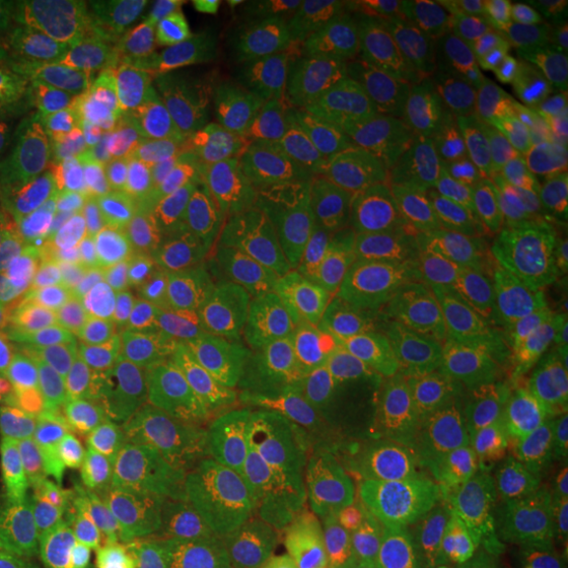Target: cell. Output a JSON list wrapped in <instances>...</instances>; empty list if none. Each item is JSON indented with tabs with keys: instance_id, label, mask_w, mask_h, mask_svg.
Listing matches in <instances>:
<instances>
[{
	"instance_id": "603a6c76",
	"label": "cell",
	"mask_w": 568,
	"mask_h": 568,
	"mask_svg": "<svg viewBox=\"0 0 568 568\" xmlns=\"http://www.w3.org/2000/svg\"><path fill=\"white\" fill-rule=\"evenodd\" d=\"M458 537L452 499L405 474L386 477L383 534L373 568H455Z\"/></svg>"
},
{
	"instance_id": "8fae6325",
	"label": "cell",
	"mask_w": 568,
	"mask_h": 568,
	"mask_svg": "<svg viewBox=\"0 0 568 568\" xmlns=\"http://www.w3.org/2000/svg\"><path fill=\"white\" fill-rule=\"evenodd\" d=\"M439 420L424 402L402 351L366 335L345 386L325 398L323 452L332 477L388 474L414 436Z\"/></svg>"
},
{
	"instance_id": "d4e9b609",
	"label": "cell",
	"mask_w": 568,
	"mask_h": 568,
	"mask_svg": "<svg viewBox=\"0 0 568 568\" xmlns=\"http://www.w3.org/2000/svg\"><path fill=\"white\" fill-rule=\"evenodd\" d=\"M388 474L332 477L313 496V518L332 568H373L383 534Z\"/></svg>"
},
{
	"instance_id": "4316f807",
	"label": "cell",
	"mask_w": 568,
	"mask_h": 568,
	"mask_svg": "<svg viewBox=\"0 0 568 568\" xmlns=\"http://www.w3.org/2000/svg\"><path fill=\"white\" fill-rule=\"evenodd\" d=\"M0 568H171L162 534L142 508L123 525L80 547L48 549L29 556H0Z\"/></svg>"
},
{
	"instance_id": "30bf717a",
	"label": "cell",
	"mask_w": 568,
	"mask_h": 568,
	"mask_svg": "<svg viewBox=\"0 0 568 568\" xmlns=\"http://www.w3.org/2000/svg\"><path fill=\"white\" fill-rule=\"evenodd\" d=\"M467 77L433 61L410 80L386 89L345 133L357 168V193L388 196L424 183L465 159Z\"/></svg>"
},
{
	"instance_id": "cb8c5ba5",
	"label": "cell",
	"mask_w": 568,
	"mask_h": 568,
	"mask_svg": "<svg viewBox=\"0 0 568 568\" xmlns=\"http://www.w3.org/2000/svg\"><path fill=\"white\" fill-rule=\"evenodd\" d=\"M568 549V455H552L537 484L480 552L455 568H537Z\"/></svg>"
},
{
	"instance_id": "f1b7e54d",
	"label": "cell",
	"mask_w": 568,
	"mask_h": 568,
	"mask_svg": "<svg viewBox=\"0 0 568 568\" xmlns=\"http://www.w3.org/2000/svg\"><path fill=\"white\" fill-rule=\"evenodd\" d=\"M237 379L250 398L263 446H278L284 436H291L306 417L310 405L316 402L294 376L253 361H241Z\"/></svg>"
},
{
	"instance_id": "44dd1931",
	"label": "cell",
	"mask_w": 568,
	"mask_h": 568,
	"mask_svg": "<svg viewBox=\"0 0 568 568\" xmlns=\"http://www.w3.org/2000/svg\"><path fill=\"white\" fill-rule=\"evenodd\" d=\"M121 357L145 414L203 402L241 373V354L222 323L196 325L133 351L121 347Z\"/></svg>"
},
{
	"instance_id": "83f0119b",
	"label": "cell",
	"mask_w": 568,
	"mask_h": 568,
	"mask_svg": "<svg viewBox=\"0 0 568 568\" xmlns=\"http://www.w3.org/2000/svg\"><path fill=\"white\" fill-rule=\"evenodd\" d=\"M544 465V462H540ZM540 465L515 470L508 477H499L487 487H477L452 499V518H455V537H458V562L470 559L474 552L487 547L496 537V530L521 508L537 484Z\"/></svg>"
},
{
	"instance_id": "5bb4252c",
	"label": "cell",
	"mask_w": 568,
	"mask_h": 568,
	"mask_svg": "<svg viewBox=\"0 0 568 568\" xmlns=\"http://www.w3.org/2000/svg\"><path fill=\"white\" fill-rule=\"evenodd\" d=\"M219 323L241 361L294 376L313 398H332L345 386L347 369L357 357V351L335 338L320 320L287 304L263 272L231 287Z\"/></svg>"
},
{
	"instance_id": "277c9868",
	"label": "cell",
	"mask_w": 568,
	"mask_h": 568,
	"mask_svg": "<svg viewBox=\"0 0 568 568\" xmlns=\"http://www.w3.org/2000/svg\"><path fill=\"white\" fill-rule=\"evenodd\" d=\"M17 200L85 244L121 246L227 287L256 278L278 250V219L203 203L174 190L104 186L29 164Z\"/></svg>"
},
{
	"instance_id": "52a82bcc",
	"label": "cell",
	"mask_w": 568,
	"mask_h": 568,
	"mask_svg": "<svg viewBox=\"0 0 568 568\" xmlns=\"http://www.w3.org/2000/svg\"><path fill=\"white\" fill-rule=\"evenodd\" d=\"M462 263L503 325L528 379L568 407V219L518 212L462 234Z\"/></svg>"
},
{
	"instance_id": "e0dca14e",
	"label": "cell",
	"mask_w": 568,
	"mask_h": 568,
	"mask_svg": "<svg viewBox=\"0 0 568 568\" xmlns=\"http://www.w3.org/2000/svg\"><path fill=\"white\" fill-rule=\"evenodd\" d=\"M149 429L152 487H181L200 477L227 474L263 448L241 379L203 402L152 410Z\"/></svg>"
},
{
	"instance_id": "ac0fdd59",
	"label": "cell",
	"mask_w": 568,
	"mask_h": 568,
	"mask_svg": "<svg viewBox=\"0 0 568 568\" xmlns=\"http://www.w3.org/2000/svg\"><path fill=\"white\" fill-rule=\"evenodd\" d=\"M568 114V77L549 39L530 36L467 73V123L480 136L515 140Z\"/></svg>"
},
{
	"instance_id": "7402d4cb",
	"label": "cell",
	"mask_w": 568,
	"mask_h": 568,
	"mask_svg": "<svg viewBox=\"0 0 568 568\" xmlns=\"http://www.w3.org/2000/svg\"><path fill=\"white\" fill-rule=\"evenodd\" d=\"M244 487L253 515V540L263 568H332L325 556L313 496L275 467L268 448L231 470Z\"/></svg>"
},
{
	"instance_id": "9c48e42d",
	"label": "cell",
	"mask_w": 568,
	"mask_h": 568,
	"mask_svg": "<svg viewBox=\"0 0 568 568\" xmlns=\"http://www.w3.org/2000/svg\"><path fill=\"white\" fill-rule=\"evenodd\" d=\"M335 219L364 332L373 338L405 332L439 297L465 227L379 190L354 193Z\"/></svg>"
},
{
	"instance_id": "4dcf8cb0",
	"label": "cell",
	"mask_w": 568,
	"mask_h": 568,
	"mask_svg": "<svg viewBox=\"0 0 568 568\" xmlns=\"http://www.w3.org/2000/svg\"><path fill=\"white\" fill-rule=\"evenodd\" d=\"M323 417H325V398H316L301 426L284 436L278 446H265L275 467L282 470L291 484L306 489L310 496H316L320 489L332 480V470L325 462L323 452Z\"/></svg>"
},
{
	"instance_id": "7c38bea8",
	"label": "cell",
	"mask_w": 568,
	"mask_h": 568,
	"mask_svg": "<svg viewBox=\"0 0 568 568\" xmlns=\"http://www.w3.org/2000/svg\"><path fill=\"white\" fill-rule=\"evenodd\" d=\"M568 196V114L534 133L496 142L480 159L407 186L398 200L439 212L462 227L493 222Z\"/></svg>"
},
{
	"instance_id": "1f68e13d",
	"label": "cell",
	"mask_w": 568,
	"mask_h": 568,
	"mask_svg": "<svg viewBox=\"0 0 568 568\" xmlns=\"http://www.w3.org/2000/svg\"><path fill=\"white\" fill-rule=\"evenodd\" d=\"M73 316H77L73 310H58V306L39 313L0 306V366H10L20 354L32 351L41 342L63 338Z\"/></svg>"
},
{
	"instance_id": "5b68a950",
	"label": "cell",
	"mask_w": 568,
	"mask_h": 568,
	"mask_svg": "<svg viewBox=\"0 0 568 568\" xmlns=\"http://www.w3.org/2000/svg\"><path fill=\"white\" fill-rule=\"evenodd\" d=\"M29 164L61 178L171 190L203 159L209 136L159 121L136 102L82 80L41 82L22 111Z\"/></svg>"
},
{
	"instance_id": "ba28073f",
	"label": "cell",
	"mask_w": 568,
	"mask_h": 568,
	"mask_svg": "<svg viewBox=\"0 0 568 568\" xmlns=\"http://www.w3.org/2000/svg\"><path fill=\"white\" fill-rule=\"evenodd\" d=\"M383 338L402 351L436 417H528L547 424L559 417L528 379L503 325L462 263V253L424 316L405 332Z\"/></svg>"
},
{
	"instance_id": "ffe728a7",
	"label": "cell",
	"mask_w": 568,
	"mask_h": 568,
	"mask_svg": "<svg viewBox=\"0 0 568 568\" xmlns=\"http://www.w3.org/2000/svg\"><path fill=\"white\" fill-rule=\"evenodd\" d=\"M85 241L29 205L0 200V306L39 313L80 291Z\"/></svg>"
},
{
	"instance_id": "3957f363",
	"label": "cell",
	"mask_w": 568,
	"mask_h": 568,
	"mask_svg": "<svg viewBox=\"0 0 568 568\" xmlns=\"http://www.w3.org/2000/svg\"><path fill=\"white\" fill-rule=\"evenodd\" d=\"M439 0H291L263 7L278 108L347 133L443 17Z\"/></svg>"
},
{
	"instance_id": "7a4b0ae2",
	"label": "cell",
	"mask_w": 568,
	"mask_h": 568,
	"mask_svg": "<svg viewBox=\"0 0 568 568\" xmlns=\"http://www.w3.org/2000/svg\"><path fill=\"white\" fill-rule=\"evenodd\" d=\"M39 452L0 487V556L89 544L136 515L152 429L108 335L70 357L44 398Z\"/></svg>"
},
{
	"instance_id": "f546056e",
	"label": "cell",
	"mask_w": 568,
	"mask_h": 568,
	"mask_svg": "<svg viewBox=\"0 0 568 568\" xmlns=\"http://www.w3.org/2000/svg\"><path fill=\"white\" fill-rule=\"evenodd\" d=\"M41 13L36 3L0 0V104L20 95L39 61Z\"/></svg>"
},
{
	"instance_id": "836d02e7",
	"label": "cell",
	"mask_w": 568,
	"mask_h": 568,
	"mask_svg": "<svg viewBox=\"0 0 568 568\" xmlns=\"http://www.w3.org/2000/svg\"><path fill=\"white\" fill-rule=\"evenodd\" d=\"M29 174V159H26V149L20 140H13V133L0 123V190H17Z\"/></svg>"
},
{
	"instance_id": "8992f818",
	"label": "cell",
	"mask_w": 568,
	"mask_h": 568,
	"mask_svg": "<svg viewBox=\"0 0 568 568\" xmlns=\"http://www.w3.org/2000/svg\"><path fill=\"white\" fill-rule=\"evenodd\" d=\"M174 193L263 219L342 209L357 193L345 133L287 108H263L209 140Z\"/></svg>"
},
{
	"instance_id": "2e32d148",
	"label": "cell",
	"mask_w": 568,
	"mask_h": 568,
	"mask_svg": "<svg viewBox=\"0 0 568 568\" xmlns=\"http://www.w3.org/2000/svg\"><path fill=\"white\" fill-rule=\"evenodd\" d=\"M142 503L171 568H263L250 499L231 470L181 487H149Z\"/></svg>"
},
{
	"instance_id": "d590c367",
	"label": "cell",
	"mask_w": 568,
	"mask_h": 568,
	"mask_svg": "<svg viewBox=\"0 0 568 568\" xmlns=\"http://www.w3.org/2000/svg\"><path fill=\"white\" fill-rule=\"evenodd\" d=\"M537 568H568V549L566 552H559V556H552L549 562H544V566Z\"/></svg>"
},
{
	"instance_id": "9a60e30c",
	"label": "cell",
	"mask_w": 568,
	"mask_h": 568,
	"mask_svg": "<svg viewBox=\"0 0 568 568\" xmlns=\"http://www.w3.org/2000/svg\"><path fill=\"white\" fill-rule=\"evenodd\" d=\"M552 426L556 420L547 424L528 417H439L414 436L388 474H405L446 499H458L470 489L552 458Z\"/></svg>"
},
{
	"instance_id": "d6986e66",
	"label": "cell",
	"mask_w": 568,
	"mask_h": 568,
	"mask_svg": "<svg viewBox=\"0 0 568 568\" xmlns=\"http://www.w3.org/2000/svg\"><path fill=\"white\" fill-rule=\"evenodd\" d=\"M263 275L287 304L320 320L335 338L354 351L364 347L366 332L351 287L345 234L332 209L301 215L272 253Z\"/></svg>"
},
{
	"instance_id": "e575fe53",
	"label": "cell",
	"mask_w": 568,
	"mask_h": 568,
	"mask_svg": "<svg viewBox=\"0 0 568 568\" xmlns=\"http://www.w3.org/2000/svg\"><path fill=\"white\" fill-rule=\"evenodd\" d=\"M552 455H568V407L556 417V426H552Z\"/></svg>"
},
{
	"instance_id": "484cf974",
	"label": "cell",
	"mask_w": 568,
	"mask_h": 568,
	"mask_svg": "<svg viewBox=\"0 0 568 568\" xmlns=\"http://www.w3.org/2000/svg\"><path fill=\"white\" fill-rule=\"evenodd\" d=\"M556 3L547 0H474L465 3L455 29L436 61L467 77L477 63L515 41L544 32V20Z\"/></svg>"
},
{
	"instance_id": "4fadbf2b",
	"label": "cell",
	"mask_w": 568,
	"mask_h": 568,
	"mask_svg": "<svg viewBox=\"0 0 568 568\" xmlns=\"http://www.w3.org/2000/svg\"><path fill=\"white\" fill-rule=\"evenodd\" d=\"M80 291L85 313L111 325V338L123 351L219 323L231 294L227 284L121 246H92V253H85Z\"/></svg>"
},
{
	"instance_id": "d6a6232c",
	"label": "cell",
	"mask_w": 568,
	"mask_h": 568,
	"mask_svg": "<svg viewBox=\"0 0 568 568\" xmlns=\"http://www.w3.org/2000/svg\"><path fill=\"white\" fill-rule=\"evenodd\" d=\"M32 424V386L17 366H0V465Z\"/></svg>"
},
{
	"instance_id": "6da1fadb",
	"label": "cell",
	"mask_w": 568,
	"mask_h": 568,
	"mask_svg": "<svg viewBox=\"0 0 568 568\" xmlns=\"http://www.w3.org/2000/svg\"><path fill=\"white\" fill-rule=\"evenodd\" d=\"M39 54L209 140L275 104L263 7L241 0L51 3Z\"/></svg>"
}]
</instances>
